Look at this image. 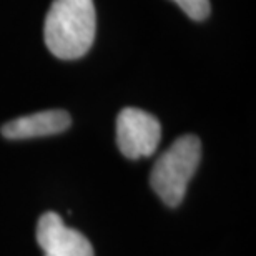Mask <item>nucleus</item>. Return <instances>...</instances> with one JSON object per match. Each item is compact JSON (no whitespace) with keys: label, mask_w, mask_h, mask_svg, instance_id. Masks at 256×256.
Here are the masks:
<instances>
[{"label":"nucleus","mask_w":256,"mask_h":256,"mask_svg":"<svg viewBox=\"0 0 256 256\" xmlns=\"http://www.w3.org/2000/svg\"><path fill=\"white\" fill-rule=\"evenodd\" d=\"M95 30L94 0H54L45 17V45L57 58L75 60L92 48Z\"/></svg>","instance_id":"obj_1"},{"label":"nucleus","mask_w":256,"mask_h":256,"mask_svg":"<svg viewBox=\"0 0 256 256\" xmlns=\"http://www.w3.org/2000/svg\"><path fill=\"white\" fill-rule=\"evenodd\" d=\"M202 160V143L194 135H183L155 162L152 168V188L168 206H178L186 186Z\"/></svg>","instance_id":"obj_2"},{"label":"nucleus","mask_w":256,"mask_h":256,"mask_svg":"<svg viewBox=\"0 0 256 256\" xmlns=\"http://www.w3.org/2000/svg\"><path fill=\"white\" fill-rule=\"evenodd\" d=\"M160 138V122L148 112L126 106L116 116V145L130 160L152 156Z\"/></svg>","instance_id":"obj_3"},{"label":"nucleus","mask_w":256,"mask_h":256,"mask_svg":"<svg viewBox=\"0 0 256 256\" xmlns=\"http://www.w3.org/2000/svg\"><path fill=\"white\" fill-rule=\"evenodd\" d=\"M35 234L45 256H95L88 240L76 230L66 228L55 212H47L40 216Z\"/></svg>","instance_id":"obj_4"},{"label":"nucleus","mask_w":256,"mask_h":256,"mask_svg":"<svg viewBox=\"0 0 256 256\" xmlns=\"http://www.w3.org/2000/svg\"><path fill=\"white\" fill-rule=\"evenodd\" d=\"M70 125L72 116L65 110H45L7 122L2 126V135L8 140H27L57 135L68 130Z\"/></svg>","instance_id":"obj_5"},{"label":"nucleus","mask_w":256,"mask_h":256,"mask_svg":"<svg viewBox=\"0 0 256 256\" xmlns=\"http://www.w3.org/2000/svg\"><path fill=\"white\" fill-rule=\"evenodd\" d=\"M192 20H204L212 12L210 0H173Z\"/></svg>","instance_id":"obj_6"}]
</instances>
